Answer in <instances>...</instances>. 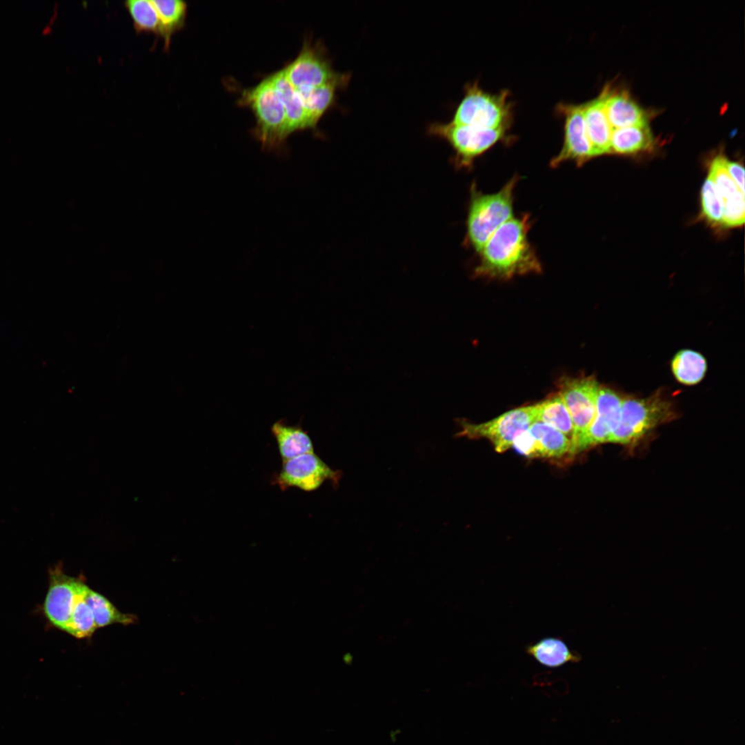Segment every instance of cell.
Here are the masks:
<instances>
[{
  "label": "cell",
  "instance_id": "obj_1",
  "mask_svg": "<svg viewBox=\"0 0 745 745\" xmlns=\"http://www.w3.org/2000/svg\"><path fill=\"white\" fill-rule=\"evenodd\" d=\"M528 215L513 217L490 237L479 252L475 277L506 280L516 275L540 273L541 263L528 239Z\"/></svg>",
  "mask_w": 745,
  "mask_h": 745
},
{
  "label": "cell",
  "instance_id": "obj_2",
  "mask_svg": "<svg viewBox=\"0 0 745 745\" xmlns=\"http://www.w3.org/2000/svg\"><path fill=\"white\" fill-rule=\"evenodd\" d=\"M517 176L509 180L495 193L484 194L473 185L466 220V239L478 253L492 235L505 222L513 218V190Z\"/></svg>",
  "mask_w": 745,
  "mask_h": 745
},
{
  "label": "cell",
  "instance_id": "obj_3",
  "mask_svg": "<svg viewBox=\"0 0 745 745\" xmlns=\"http://www.w3.org/2000/svg\"><path fill=\"white\" fill-rule=\"evenodd\" d=\"M675 415L672 404L658 393L646 398H623L608 442L635 445L658 426L673 420Z\"/></svg>",
  "mask_w": 745,
  "mask_h": 745
},
{
  "label": "cell",
  "instance_id": "obj_4",
  "mask_svg": "<svg viewBox=\"0 0 745 745\" xmlns=\"http://www.w3.org/2000/svg\"><path fill=\"white\" fill-rule=\"evenodd\" d=\"M256 120L254 135L265 150H281L290 135L284 108L268 77L245 90L240 99Z\"/></svg>",
  "mask_w": 745,
  "mask_h": 745
},
{
  "label": "cell",
  "instance_id": "obj_5",
  "mask_svg": "<svg viewBox=\"0 0 745 745\" xmlns=\"http://www.w3.org/2000/svg\"><path fill=\"white\" fill-rule=\"evenodd\" d=\"M508 97L506 91L489 94L479 88L477 83L468 84L450 122L491 129L508 128L511 117Z\"/></svg>",
  "mask_w": 745,
  "mask_h": 745
},
{
  "label": "cell",
  "instance_id": "obj_6",
  "mask_svg": "<svg viewBox=\"0 0 745 745\" xmlns=\"http://www.w3.org/2000/svg\"><path fill=\"white\" fill-rule=\"evenodd\" d=\"M508 128H485L468 125L434 123L428 128L430 135L445 139L455 151L458 168H470L474 160L506 138Z\"/></svg>",
  "mask_w": 745,
  "mask_h": 745
},
{
  "label": "cell",
  "instance_id": "obj_7",
  "mask_svg": "<svg viewBox=\"0 0 745 745\" xmlns=\"http://www.w3.org/2000/svg\"><path fill=\"white\" fill-rule=\"evenodd\" d=\"M536 421L535 404L509 410L497 417L481 424L462 421L459 436L471 439L486 438L497 453H504L512 446L514 439Z\"/></svg>",
  "mask_w": 745,
  "mask_h": 745
},
{
  "label": "cell",
  "instance_id": "obj_8",
  "mask_svg": "<svg viewBox=\"0 0 745 745\" xmlns=\"http://www.w3.org/2000/svg\"><path fill=\"white\" fill-rule=\"evenodd\" d=\"M599 385L594 377H563L558 381V393L570 415L573 428V455L591 426L596 413Z\"/></svg>",
  "mask_w": 745,
  "mask_h": 745
},
{
  "label": "cell",
  "instance_id": "obj_9",
  "mask_svg": "<svg viewBox=\"0 0 745 745\" xmlns=\"http://www.w3.org/2000/svg\"><path fill=\"white\" fill-rule=\"evenodd\" d=\"M284 69L295 89L320 86L348 74L334 71L325 50L310 42L304 44L297 58Z\"/></svg>",
  "mask_w": 745,
  "mask_h": 745
},
{
  "label": "cell",
  "instance_id": "obj_10",
  "mask_svg": "<svg viewBox=\"0 0 745 745\" xmlns=\"http://www.w3.org/2000/svg\"><path fill=\"white\" fill-rule=\"evenodd\" d=\"M339 477L337 471L312 453L283 461L281 470L272 480L283 491L295 487L310 492L317 490L326 480L336 482Z\"/></svg>",
  "mask_w": 745,
  "mask_h": 745
},
{
  "label": "cell",
  "instance_id": "obj_11",
  "mask_svg": "<svg viewBox=\"0 0 745 745\" xmlns=\"http://www.w3.org/2000/svg\"><path fill=\"white\" fill-rule=\"evenodd\" d=\"M512 446L528 458L557 459L574 457L569 439L555 428L539 421L533 422L517 436Z\"/></svg>",
  "mask_w": 745,
  "mask_h": 745
},
{
  "label": "cell",
  "instance_id": "obj_12",
  "mask_svg": "<svg viewBox=\"0 0 745 745\" xmlns=\"http://www.w3.org/2000/svg\"><path fill=\"white\" fill-rule=\"evenodd\" d=\"M559 110L565 118L563 146L550 161V166L557 167L566 161H575L582 166L593 157L584 118L583 105L562 104Z\"/></svg>",
  "mask_w": 745,
  "mask_h": 745
},
{
  "label": "cell",
  "instance_id": "obj_13",
  "mask_svg": "<svg viewBox=\"0 0 745 745\" xmlns=\"http://www.w3.org/2000/svg\"><path fill=\"white\" fill-rule=\"evenodd\" d=\"M84 583L64 574L59 568L50 573L44 604L46 615L57 628L68 633L76 598Z\"/></svg>",
  "mask_w": 745,
  "mask_h": 745
},
{
  "label": "cell",
  "instance_id": "obj_14",
  "mask_svg": "<svg viewBox=\"0 0 745 745\" xmlns=\"http://www.w3.org/2000/svg\"><path fill=\"white\" fill-rule=\"evenodd\" d=\"M622 397L612 389L599 386L594 420L575 449V455L594 446L609 441L618 419Z\"/></svg>",
  "mask_w": 745,
  "mask_h": 745
},
{
  "label": "cell",
  "instance_id": "obj_15",
  "mask_svg": "<svg viewBox=\"0 0 745 745\" xmlns=\"http://www.w3.org/2000/svg\"><path fill=\"white\" fill-rule=\"evenodd\" d=\"M609 88H604L595 99L583 105L586 133L590 141L593 157L611 152L610 139L613 128L608 120L605 103Z\"/></svg>",
  "mask_w": 745,
  "mask_h": 745
},
{
  "label": "cell",
  "instance_id": "obj_16",
  "mask_svg": "<svg viewBox=\"0 0 745 745\" xmlns=\"http://www.w3.org/2000/svg\"><path fill=\"white\" fill-rule=\"evenodd\" d=\"M268 78L284 108L289 134L312 128L299 95L287 79L284 69L274 72Z\"/></svg>",
  "mask_w": 745,
  "mask_h": 745
},
{
  "label": "cell",
  "instance_id": "obj_17",
  "mask_svg": "<svg viewBox=\"0 0 745 745\" xmlns=\"http://www.w3.org/2000/svg\"><path fill=\"white\" fill-rule=\"evenodd\" d=\"M605 109L613 129L648 124L646 112L625 90L613 92L609 88Z\"/></svg>",
  "mask_w": 745,
  "mask_h": 745
},
{
  "label": "cell",
  "instance_id": "obj_18",
  "mask_svg": "<svg viewBox=\"0 0 745 745\" xmlns=\"http://www.w3.org/2000/svg\"><path fill=\"white\" fill-rule=\"evenodd\" d=\"M350 79L348 74L343 79L320 86L296 89L312 128L334 103L337 91L346 88Z\"/></svg>",
  "mask_w": 745,
  "mask_h": 745
},
{
  "label": "cell",
  "instance_id": "obj_19",
  "mask_svg": "<svg viewBox=\"0 0 745 745\" xmlns=\"http://www.w3.org/2000/svg\"><path fill=\"white\" fill-rule=\"evenodd\" d=\"M271 432L276 439L282 461L314 453L310 436L299 426L288 425L279 421L272 424Z\"/></svg>",
  "mask_w": 745,
  "mask_h": 745
},
{
  "label": "cell",
  "instance_id": "obj_20",
  "mask_svg": "<svg viewBox=\"0 0 745 745\" xmlns=\"http://www.w3.org/2000/svg\"><path fill=\"white\" fill-rule=\"evenodd\" d=\"M654 137L648 124L613 129L611 152L631 155L650 150Z\"/></svg>",
  "mask_w": 745,
  "mask_h": 745
},
{
  "label": "cell",
  "instance_id": "obj_21",
  "mask_svg": "<svg viewBox=\"0 0 745 745\" xmlns=\"http://www.w3.org/2000/svg\"><path fill=\"white\" fill-rule=\"evenodd\" d=\"M526 653L541 664L555 668L568 662H578L579 654L570 650L564 641L555 637L540 639L526 648Z\"/></svg>",
  "mask_w": 745,
  "mask_h": 745
},
{
  "label": "cell",
  "instance_id": "obj_22",
  "mask_svg": "<svg viewBox=\"0 0 745 745\" xmlns=\"http://www.w3.org/2000/svg\"><path fill=\"white\" fill-rule=\"evenodd\" d=\"M535 407L536 421L544 422L562 433L569 439L573 447V425L568 411L558 392L550 395L542 402L536 404Z\"/></svg>",
  "mask_w": 745,
  "mask_h": 745
},
{
  "label": "cell",
  "instance_id": "obj_23",
  "mask_svg": "<svg viewBox=\"0 0 745 745\" xmlns=\"http://www.w3.org/2000/svg\"><path fill=\"white\" fill-rule=\"evenodd\" d=\"M151 3L160 21L159 37L164 41V49L168 50L172 34L185 24L188 6L181 0H152Z\"/></svg>",
  "mask_w": 745,
  "mask_h": 745
},
{
  "label": "cell",
  "instance_id": "obj_24",
  "mask_svg": "<svg viewBox=\"0 0 745 745\" xmlns=\"http://www.w3.org/2000/svg\"><path fill=\"white\" fill-rule=\"evenodd\" d=\"M85 598L92 611L97 628L115 624L128 625L137 622L136 616L119 611L107 598L89 587Z\"/></svg>",
  "mask_w": 745,
  "mask_h": 745
},
{
  "label": "cell",
  "instance_id": "obj_25",
  "mask_svg": "<svg viewBox=\"0 0 745 745\" xmlns=\"http://www.w3.org/2000/svg\"><path fill=\"white\" fill-rule=\"evenodd\" d=\"M707 368L705 358L691 350L679 351L672 361V370L675 378L682 384L694 385L705 375Z\"/></svg>",
  "mask_w": 745,
  "mask_h": 745
},
{
  "label": "cell",
  "instance_id": "obj_26",
  "mask_svg": "<svg viewBox=\"0 0 745 745\" xmlns=\"http://www.w3.org/2000/svg\"><path fill=\"white\" fill-rule=\"evenodd\" d=\"M88 587L84 584L76 598L68 630V633L79 639L90 637L97 629L92 611L85 598Z\"/></svg>",
  "mask_w": 745,
  "mask_h": 745
},
{
  "label": "cell",
  "instance_id": "obj_27",
  "mask_svg": "<svg viewBox=\"0 0 745 745\" xmlns=\"http://www.w3.org/2000/svg\"><path fill=\"white\" fill-rule=\"evenodd\" d=\"M137 33H153L160 35V21L158 14L148 0H129L124 2Z\"/></svg>",
  "mask_w": 745,
  "mask_h": 745
},
{
  "label": "cell",
  "instance_id": "obj_28",
  "mask_svg": "<svg viewBox=\"0 0 745 745\" xmlns=\"http://www.w3.org/2000/svg\"><path fill=\"white\" fill-rule=\"evenodd\" d=\"M702 214L709 222L721 223L723 215V201L712 180L708 176L701 190Z\"/></svg>",
  "mask_w": 745,
  "mask_h": 745
},
{
  "label": "cell",
  "instance_id": "obj_29",
  "mask_svg": "<svg viewBox=\"0 0 745 745\" xmlns=\"http://www.w3.org/2000/svg\"><path fill=\"white\" fill-rule=\"evenodd\" d=\"M724 159L725 157L723 155L716 156L711 162L708 174L723 201L741 192L729 175L725 167Z\"/></svg>",
  "mask_w": 745,
  "mask_h": 745
},
{
  "label": "cell",
  "instance_id": "obj_30",
  "mask_svg": "<svg viewBox=\"0 0 745 745\" xmlns=\"http://www.w3.org/2000/svg\"><path fill=\"white\" fill-rule=\"evenodd\" d=\"M745 218L744 194L739 192L735 196L723 201L722 225L725 227H736L743 225Z\"/></svg>",
  "mask_w": 745,
  "mask_h": 745
},
{
  "label": "cell",
  "instance_id": "obj_31",
  "mask_svg": "<svg viewBox=\"0 0 745 745\" xmlns=\"http://www.w3.org/2000/svg\"><path fill=\"white\" fill-rule=\"evenodd\" d=\"M725 167L739 190L744 194V168L740 163L725 157Z\"/></svg>",
  "mask_w": 745,
  "mask_h": 745
}]
</instances>
